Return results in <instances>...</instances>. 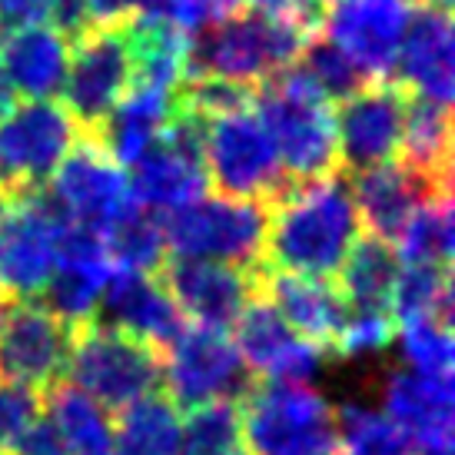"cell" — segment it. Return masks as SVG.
<instances>
[{"mask_svg": "<svg viewBox=\"0 0 455 455\" xmlns=\"http://www.w3.org/2000/svg\"><path fill=\"white\" fill-rule=\"evenodd\" d=\"M67 372L76 389L107 412H124L164 389V353L130 332L84 323L74 336Z\"/></svg>", "mask_w": 455, "mask_h": 455, "instance_id": "obj_5", "label": "cell"}, {"mask_svg": "<svg viewBox=\"0 0 455 455\" xmlns=\"http://www.w3.org/2000/svg\"><path fill=\"white\" fill-rule=\"evenodd\" d=\"M313 4H319V7H323V4H329V0H313Z\"/></svg>", "mask_w": 455, "mask_h": 455, "instance_id": "obj_47", "label": "cell"}, {"mask_svg": "<svg viewBox=\"0 0 455 455\" xmlns=\"http://www.w3.org/2000/svg\"><path fill=\"white\" fill-rule=\"evenodd\" d=\"M236 329V353L243 366L253 376H263L269 382H306L313 379L326 359V349H319L316 342L303 339L286 319L276 313V306L266 299L263 292H256L250 306L233 323Z\"/></svg>", "mask_w": 455, "mask_h": 455, "instance_id": "obj_18", "label": "cell"}, {"mask_svg": "<svg viewBox=\"0 0 455 455\" xmlns=\"http://www.w3.org/2000/svg\"><path fill=\"white\" fill-rule=\"evenodd\" d=\"M299 67L313 76V84L326 93V100H346V97H353L359 87L369 84L366 76L359 74V67H355L336 44H329L326 37H313L306 44L303 64Z\"/></svg>", "mask_w": 455, "mask_h": 455, "instance_id": "obj_37", "label": "cell"}, {"mask_svg": "<svg viewBox=\"0 0 455 455\" xmlns=\"http://www.w3.org/2000/svg\"><path fill=\"white\" fill-rule=\"evenodd\" d=\"M74 116L53 100L13 103L0 116V200L44 190L80 133Z\"/></svg>", "mask_w": 455, "mask_h": 455, "instance_id": "obj_9", "label": "cell"}, {"mask_svg": "<svg viewBox=\"0 0 455 455\" xmlns=\"http://www.w3.org/2000/svg\"><path fill=\"white\" fill-rule=\"evenodd\" d=\"M259 292L276 306V313L290 323L303 339L316 342L319 349L332 353L339 339L349 306L336 283L313 276H292L259 266Z\"/></svg>", "mask_w": 455, "mask_h": 455, "instance_id": "obj_22", "label": "cell"}, {"mask_svg": "<svg viewBox=\"0 0 455 455\" xmlns=\"http://www.w3.org/2000/svg\"><path fill=\"white\" fill-rule=\"evenodd\" d=\"M76 329L57 319L37 299H11L7 319L0 326V379L27 386L40 395L60 386Z\"/></svg>", "mask_w": 455, "mask_h": 455, "instance_id": "obj_13", "label": "cell"}, {"mask_svg": "<svg viewBox=\"0 0 455 455\" xmlns=\"http://www.w3.org/2000/svg\"><path fill=\"white\" fill-rule=\"evenodd\" d=\"M259 266L246 269L216 259H166L160 279L183 316L196 326L227 332L259 292Z\"/></svg>", "mask_w": 455, "mask_h": 455, "instance_id": "obj_16", "label": "cell"}, {"mask_svg": "<svg viewBox=\"0 0 455 455\" xmlns=\"http://www.w3.org/2000/svg\"><path fill=\"white\" fill-rule=\"evenodd\" d=\"M203 164H206V180L227 200L273 206L292 187L253 107L229 110L206 124Z\"/></svg>", "mask_w": 455, "mask_h": 455, "instance_id": "obj_6", "label": "cell"}, {"mask_svg": "<svg viewBox=\"0 0 455 455\" xmlns=\"http://www.w3.org/2000/svg\"><path fill=\"white\" fill-rule=\"evenodd\" d=\"M180 455H246L240 403H206L187 409L180 426Z\"/></svg>", "mask_w": 455, "mask_h": 455, "instance_id": "obj_34", "label": "cell"}, {"mask_svg": "<svg viewBox=\"0 0 455 455\" xmlns=\"http://www.w3.org/2000/svg\"><path fill=\"white\" fill-rule=\"evenodd\" d=\"M319 34L296 24H283L263 13H233L227 20L206 24L187 44V76H216L233 84H263L273 74L303 57L306 44Z\"/></svg>", "mask_w": 455, "mask_h": 455, "instance_id": "obj_3", "label": "cell"}, {"mask_svg": "<svg viewBox=\"0 0 455 455\" xmlns=\"http://www.w3.org/2000/svg\"><path fill=\"white\" fill-rule=\"evenodd\" d=\"M4 455H67V445L60 439V432L53 426V419L47 412H40L30 426H27Z\"/></svg>", "mask_w": 455, "mask_h": 455, "instance_id": "obj_40", "label": "cell"}, {"mask_svg": "<svg viewBox=\"0 0 455 455\" xmlns=\"http://www.w3.org/2000/svg\"><path fill=\"white\" fill-rule=\"evenodd\" d=\"M342 455H412V443L386 412L363 403L336 409Z\"/></svg>", "mask_w": 455, "mask_h": 455, "instance_id": "obj_35", "label": "cell"}, {"mask_svg": "<svg viewBox=\"0 0 455 455\" xmlns=\"http://www.w3.org/2000/svg\"><path fill=\"white\" fill-rule=\"evenodd\" d=\"M382 403L386 416L412 443V452L452 443V376H422L412 369H399L386 379Z\"/></svg>", "mask_w": 455, "mask_h": 455, "instance_id": "obj_23", "label": "cell"}, {"mask_svg": "<svg viewBox=\"0 0 455 455\" xmlns=\"http://www.w3.org/2000/svg\"><path fill=\"white\" fill-rule=\"evenodd\" d=\"M253 110L276 147L283 173L292 183L339 173L336 120L326 93L303 67L292 64L263 80V87L253 93Z\"/></svg>", "mask_w": 455, "mask_h": 455, "instance_id": "obj_2", "label": "cell"}, {"mask_svg": "<svg viewBox=\"0 0 455 455\" xmlns=\"http://www.w3.org/2000/svg\"><path fill=\"white\" fill-rule=\"evenodd\" d=\"M389 316L403 323L435 319L452 323V273L449 266H405L392 290Z\"/></svg>", "mask_w": 455, "mask_h": 455, "instance_id": "obj_31", "label": "cell"}, {"mask_svg": "<svg viewBox=\"0 0 455 455\" xmlns=\"http://www.w3.org/2000/svg\"><path fill=\"white\" fill-rule=\"evenodd\" d=\"M173 110H177V90H160L133 80V87L124 93V100L116 103L90 137L97 140L120 166H133L160 140Z\"/></svg>", "mask_w": 455, "mask_h": 455, "instance_id": "obj_26", "label": "cell"}, {"mask_svg": "<svg viewBox=\"0 0 455 455\" xmlns=\"http://www.w3.org/2000/svg\"><path fill=\"white\" fill-rule=\"evenodd\" d=\"M422 7H435V11H449L452 7V0H419Z\"/></svg>", "mask_w": 455, "mask_h": 455, "instance_id": "obj_45", "label": "cell"}, {"mask_svg": "<svg viewBox=\"0 0 455 455\" xmlns=\"http://www.w3.org/2000/svg\"><path fill=\"white\" fill-rule=\"evenodd\" d=\"M90 30L97 27H120L133 17V0H84Z\"/></svg>", "mask_w": 455, "mask_h": 455, "instance_id": "obj_42", "label": "cell"}, {"mask_svg": "<svg viewBox=\"0 0 455 455\" xmlns=\"http://www.w3.org/2000/svg\"><path fill=\"white\" fill-rule=\"evenodd\" d=\"M246 455H339L336 409L299 382H253L240 399Z\"/></svg>", "mask_w": 455, "mask_h": 455, "instance_id": "obj_4", "label": "cell"}, {"mask_svg": "<svg viewBox=\"0 0 455 455\" xmlns=\"http://www.w3.org/2000/svg\"><path fill=\"white\" fill-rule=\"evenodd\" d=\"M44 395H47L44 412L53 419L67 455H114V422L100 403H93L74 382H60Z\"/></svg>", "mask_w": 455, "mask_h": 455, "instance_id": "obj_29", "label": "cell"}, {"mask_svg": "<svg viewBox=\"0 0 455 455\" xmlns=\"http://www.w3.org/2000/svg\"><path fill=\"white\" fill-rule=\"evenodd\" d=\"M399 349H403L405 369L422 376H452L455 342L449 323H435V319L403 323Z\"/></svg>", "mask_w": 455, "mask_h": 455, "instance_id": "obj_36", "label": "cell"}, {"mask_svg": "<svg viewBox=\"0 0 455 455\" xmlns=\"http://www.w3.org/2000/svg\"><path fill=\"white\" fill-rule=\"evenodd\" d=\"M196 11H200L203 24H216V20H227L233 13H240L246 7V0H193Z\"/></svg>", "mask_w": 455, "mask_h": 455, "instance_id": "obj_43", "label": "cell"}, {"mask_svg": "<svg viewBox=\"0 0 455 455\" xmlns=\"http://www.w3.org/2000/svg\"><path fill=\"white\" fill-rule=\"evenodd\" d=\"M47 183H51L47 196L67 223L87 227L100 236H107L116 220L133 206L124 166L90 133H84V140L70 147L64 164L53 170Z\"/></svg>", "mask_w": 455, "mask_h": 455, "instance_id": "obj_12", "label": "cell"}, {"mask_svg": "<svg viewBox=\"0 0 455 455\" xmlns=\"http://www.w3.org/2000/svg\"><path fill=\"white\" fill-rule=\"evenodd\" d=\"M206 116L183 107L164 127L160 140L133 164L130 200L147 213H173L187 203L206 196V164H203V140H206Z\"/></svg>", "mask_w": 455, "mask_h": 455, "instance_id": "obj_8", "label": "cell"}, {"mask_svg": "<svg viewBox=\"0 0 455 455\" xmlns=\"http://www.w3.org/2000/svg\"><path fill=\"white\" fill-rule=\"evenodd\" d=\"M253 372L243 366L227 332L206 326H183L164 349V386L177 409L243 399L253 386Z\"/></svg>", "mask_w": 455, "mask_h": 455, "instance_id": "obj_11", "label": "cell"}, {"mask_svg": "<svg viewBox=\"0 0 455 455\" xmlns=\"http://www.w3.org/2000/svg\"><path fill=\"white\" fill-rule=\"evenodd\" d=\"M399 256L389 240L366 233L353 243L339 266V292L353 313H386L389 316L392 290L399 279Z\"/></svg>", "mask_w": 455, "mask_h": 455, "instance_id": "obj_28", "label": "cell"}, {"mask_svg": "<svg viewBox=\"0 0 455 455\" xmlns=\"http://www.w3.org/2000/svg\"><path fill=\"white\" fill-rule=\"evenodd\" d=\"M51 7L53 0H0V37L51 20Z\"/></svg>", "mask_w": 455, "mask_h": 455, "instance_id": "obj_41", "label": "cell"}, {"mask_svg": "<svg viewBox=\"0 0 455 455\" xmlns=\"http://www.w3.org/2000/svg\"><path fill=\"white\" fill-rule=\"evenodd\" d=\"M392 74L409 97L449 107L455 84V40L449 11L419 7L409 13L403 44L395 53Z\"/></svg>", "mask_w": 455, "mask_h": 455, "instance_id": "obj_21", "label": "cell"}, {"mask_svg": "<svg viewBox=\"0 0 455 455\" xmlns=\"http://www.w3.org/2000/svg\"><path fill=\"white\" fill-rule=\"evenodd\" d=\"M130 87H133V57L124 24L97 27L74 40V57L64 80V110L74 116V124L84 133L100 127Z\"/></svg>", "mask_w": 455, "mask_h": 455, "instance_id": "obj_14", "label": "cell"}, {"mask_svg": "<svg viewBox=\"0 0 455 455\" xmlns=\"http://www.w3.org/2000/svg\"><path fill=\"white\" fill-rule=\"evenodd\" d=\"M336 120V150L346 170L363 173L379 164H389L399 153L405 127L409 93L392 80H369L353 97L339 100Z\"/></svg>", "mask_w": 455, "mask_h": 455, "instance_id": "obj_15", "label": "cell"}, {"mask_svg": "<svg viewBox=\"0 0 455 455\" xmlns=\"http://www.w3.org/2000/svg\"><path fill=\"white\" fill-rule=\"evenodd\" d=\"M403 164L432 183L439 193L452 187V120L449 107L409 97L403 127Z\"/></svg>", "mask_w": 455, "mask_h": 455, "instance_id": "obj_27", "label": "cell"}, {"mask_svg": "<svg viewBox=\"0 0 455 455\" xmlns=\"http://www.w3.org/2000/svg\"><path fill=\"white\" fill-rule=\"evenodd\" d=\"M107 240V253L114 269H137V273H160L166 263V236H164V220L156 213L140 210L137 203L127 213L116 220Z\"/></svg>", "mask_w": 455, "mask_h": 455, "instance_id": "obj_33", "label": "cell"}, {"mask_svg": "<svg viewBox=\"0 0 455 455\" xmlns=\"http://www.w3.org/2000/svg\"><path fill=\"white\" fill-rule=\"evenodd\" d=\"M7 309H11V296L0 290V326H4V319H7Z\"/></svg>", "mask_w": 455, "mask_h": 455, "instance_id": "obj_46", "label": "cell"}, {"mask_svg": "<svg viewBox=\"0 0 455 455\" xmlns=\"http://www.w3.org/2000/svg\"><path fill=\"white\" fill-rule=\"evenodd\" d=\"M359 210L342 173L292 183L269 206L263 266L292 276L329 279L339 273L346 253L359 240Z\"/></svg>", "mask_w": 455, "mask_h": 455, "instance_id": "obj_1", "label": "cell"}, {"mask_svg": "<svg viewBox=\"0 0 455 455\" xmlns=\"http://www.w3.org/2000/svg\"><path fill=\"white\" fill-rule=\"evenodd\" d=\"M435 196H449V193H439L432 183L419 177L416 170H409L405 164H392V160L355 173L353 183L359 220L366 223L372 236L389 243L403 233L409 216L416 213L426 200H435Z\"/></svg>", "mask_w": 455, "mask_h": 455, "instance_id": "obj_25", "label": "cell"}, {"mask_svg": "<svg viewBox=\"0 0 455 455\" xmlns=\"http://www.w3.org/2000/svg\"><path fill=\"white\" fill-rule=\"evenodd\" d=\"M110 273H114V263L107 253V240L93 229L64 220L57 263H53V273L44 292L37 296V303L47 306L67 326H84L97 313V303H100V292Z\"/></svg>", "mask_w": 455, "mask_h": 455, "instance_id": "obj_19", "label": "cell"}, {"mask_svg": "<svg viewBox=\"0 0 455 455\" xmlns=\"http://www.w3.org/2000/svg\"><path fill=\"white\" fill-rule=\"evenodd\" d=\"M114 455H180V416L170 395L153 392L120 412Z\"/></svg>", "mask_w": 455, "mask_h": 455, "instance_id": "obj_30", "label": "cell"}, {"mask_svg": "<svg viewBox=\"0 0 455 455\" xmlns=\"http://www.w3.org/2000/svg\"><path fill=\"white\" fill-rule=\"evenodd\" d=\"M395 240V256L403 266H452V196L422 203Z\"/></svg>", "mask_w": 455, "mask_h": 455, "instance_id": "obj_32", "label": "cell"}, {"mask_svg": "<svg viewBox=\"0 0 455 455\" xmlns=\"http://www.w3.org/2000/svg\"><path fill=\"white\" fill-rule=\"evenodd\" d=\"M64 216L44 190L0 200V286L11 299H37L57 263Z\"/></svg>", "mask_w": 455, "mask_h": 455, "instance_id": "obj_10", "label": "cell"}, {"mask_svg": "<svg viewBox=\"0 0 455 455\" xmlns=\"http://www.w3.org/2000/svg\"><path fill=\"white\" fill-rule=\"evenodd\" d=\"M269 206L227 196H200L164 220L166 253L173 259H216V263H263Z\"/></svg>", "mask_w": 455, "mask_h": 455, "instance_id": "obj_7", "label": "cell"}, {"mask_svg": "<svg viewBox=\"0 0 455 455\" xmlns=\"http://www.w3.org/2000/svg\"><path fill=\"white\" fill-rule=\"evenodd\" d=\"M0 67L13 93L27 100H53L64 93L70 40L53 27H20L0 37Z\"/></svg>", "mask_w": 455, "mask_h": 455, "instance_id": "obj_24", "label": "cell"}, {"mask_svg": "<svg viewBox=\"0 0 455 455\" xmlns=\"http://www.w3.org/2000/svg\"><path fill=\"white\" fill-rule=\"evenodd\" d=\"M409 13V0H329L323 30L366 80H389Z\"/></svg>", "mask_w": 455, "mask_h": 455, "instance_id": "obj_17", "label": "cell"}, {"mask_svg": "<svg viewBox=\"0 0 455 455\" xmlns=\"http://www.w3.org/2000/svg\"><path fill=\"white\" fill-rule=\"evenodd\" d=\"M44 412L40 392L17 386V382L0 379V455L7 452V445Z\"/></svg>", "mask_w": 455, "mask_h": 455, "instance_id": "obj_39", "label": "cell"}, {"mask_svg": "<svg viewBox=\"0 0 455 455\" xmlns=\"http://www.w3.org/2000/svg\"><path fill=\"white\" fill-rule=\"evenodd\" d=\"M11 107H13V90L7 84V76H4V67H0V116L7 114Z\"/></svg>", "mask_w": 455, "mask_h": 455, "instance_id": "obj_44", "label": "cell"}, {"mask_svg": "<svg viewBox=\"0 0 455 455\" xmlns=\"http://www.w3.org/2000/svg\"><path fill=\"white\" fill-rule=\"evenodd\" d=\"M389 339H392V316H386V313H353L349 309L346 326H342L332 353L372 355L379 353V349H386Z\"/></svg>", "mask_w": 455, "mask_h": 455, "instance_id": "obj_38", "label": "cell"}, {"mask_svg": "<svg viewBox=\"0 0 455 455\" xmlns=\"http://www.w3.org/2000/svg\"><path fill=\"white\" fill-rule=\"evenodd\" d=\"M90 323L130 332V336L156 346L160 353L187 326L173 296L166 292L160 273H137V269H114L110 273Z\"/></svg>", "mask_w": 455, "mask_h": 455, "instance_id": "obj_20", "label": "cell"}]
</instances>
